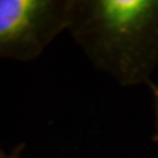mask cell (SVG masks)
I'll return each instance as SVG.
<instances>
[{"mask_svg": "<svg viewBox=\"0 0 158 158\" xmlns=\"http://www.w3.org/2000/svg\"><path fill=\"white\" fill-rule=\"evenodd\" d=\"M153 87V94H154V98H156V117H157V141H158V87L156 86H152Z\"/></svg>", "mask_w": 158, "mask_h": 158, "instance_id": "4", "label": "cell"}, {"mask_svg": "<svg viewBox=\"0 0 158 158\" xmlns=\"http://www.w3.org/2000/svg\"><path fill=\"white\" fill-rule=\"evenodd\" d=\"M25 148V144H20V145H17L15 149L9 153V154H7L6 152H4L3 149H2V146H0V158H19L20 157V153H21V150Z\"/></svg>", "mask_w": 158, "mask_h": 158, "instance_id": "3", "label": "cell"}, {"mask_svg": "<svg viewBox=\"0 0 158 158\" xmlns=\"http://www.w3.org/2000/svg\"><path fill=\"white\" fill-rule=\"evenodd\" d=\"M69 31L120 85L150 82L158 66V0H74Z\"/></svg>", "mask_w": 158, "mask_h": 158, "instance_id": "1", "label": "cell"}, {"mask_svg": "<svg viewBox=\"0 0 158 158\" xmlns=\"http://www.w3.org/2000/svg\"><path fill=\"white\" fill-rule=\"evenodd\" d=\"M74 0H0V59L32 61L69 31Z\"/></svg>", "mask_w": 158, "mask_h": 158, "instance_id": "2", "label": "cell"}]
</instances>
